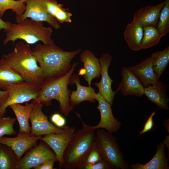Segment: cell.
<instances>
[{"label": "cell", "mask_w": 169, "mask_h": 169, "mask_svg": "<svg viewBox=\"0 0 169 169\" xmlns=\"http://www.w3.org/2000/svg\"><path fill=\"white\" fill-rule=\"evenodd\" d=\"M156 27L162 37L169 32V0H166L161 10Z\"/></svg>", "instance_id": "f1b7e54d"}, {"label": "cell", "mask_w": 169, "mask_h": 169, "mask_svg": "<svg viewBox=\"0 0 169 169\" xmlns=\"http://www.w3.org/2000/svg\"><path fill=\"white\" fill-rule=\"evenodd\" d=\"M122 79L116 91L120 90L123 95H134L141 97L144 95V88L136 76L128 68L123 67Z\"/></svg>", "instance_id": "9a60e30c"}, {"label": "cell", "mask_w": 169, "mask_h": 169, "mask_svg": "<svg viewBox=\"0 0 169 169\" xmlns=\"http://www.w3.org/2000/svg\"><path fill=\"white\" fill-rule=\"evenodd\" d=\"M26 0H0V17L2 18L7 10L11 9L15 13L16 17L21 16L26 9Z\"/></svg>", "instance_id": "83f0119b"}, {"label": "cell", "mask_w": 169, "mask_h": 169, "mask_svg": "<svg viewBox=\"0 0 169 169\" xmlns=\"http://www.w3.org/2000/svg\"><path fill=\"white\" fill-rule=\"evenodd\" d=\"M143 34L140 45V49H146L157 44L162 37L156 26H148L143 27Z\"/></svg>", "instance_id": "4316f807"}, {"label": "cell", "mask_w": 169, "mask_h": 169, "mask_svg": "<svg viewBox=\"0 0 169 169\" xmlns=\"http://www.w3.org/2000/svg\"><path fill=\"white\" fill-rule=\"evenodd\" d=\"M81 62L83 64L85 73L83 76L88 85H90L93 79L99 78L101 75V66L99 59L89 50L82 52L80 55Z\"/></svg>", "instance_id": "d6986e66"}, {"label": "cell", "mask_w": 169, "mask_h": 169, "mask_svg": "<svg viewBox=\"0 0 169 169\" xmlns=\"http://www.w3.org/2000/svg\"><path fill=\"white\" fill-rule=\"evenodd\" d=\"M3 31L6 33L3 41L5 45L12 41L14 44L15 40L21 39L26 43L33 44L39 41L44 44H54L51 36L53 30L50 27L43 26L42 22L26 18L17 23H11L9 27Z\"/></svg>", "instance_id": "5b68a950"}, {"label": "cell", "mask_w": 169, "mask_h": 169, "mask_svg": "<svg viewBox=\"0 0 169 169\" xmlns=\"http://www.w3.org/2000/svg\"><path fill=\"white\" fill-rule=\"evenodd\" d=\"M45 9L48 13L55 18L59 23H70L72 22V13L68 9L56 0H43Z\"/></svg>", "instance_id": "cb8c5ba5"}, {"label": "cell", "mask_w": 169, "mask_h": 169, "mask_svg": "<svg viewBox=\"0 0 169 169\" xmlns=\"http://www.w3.org/2000/svg\"><path fill=\"white\" fill-rule=\"evenodd\" d=\"M151 57L153 70L160 78L166 70L169 63V46L162 51L155 52L152 54Z\"/></svg>", "instance_id": "484cf974"}, {"label": "cell", "mask_w": 169, "mask_h": 169, "mask_svg": "<svg viewBox=\"0 0 169 169\" xmlns=\"http://www.w3.org/2000/svg\"><path fill=\"white\" fill-rule=\"evenodd\" d=\"M65 124L66 120L62 116L55 125L58 127L62 128L65 125Z\"/></svg>", "instance_id": "74e56055"}, {"label": "cell", "mask_w": 169, "mask_h": 169, "mask_svg": "<svg viewBox=\"0 0 169 169\" xmlns=\"http://www.w3.org/2000/svg\"><path fill=\"white\" fill-rule=\"evenodd\" d=\"M167 85L161 81L144 88V95L148 100L154 103L159 109L169 110V98L166 94Z\"/></svg>", "instance_id": "ffe728a7"}, {"label": "cell", "mask_w": 169, "mask_h": 169, "mask_svg": "<svg viewBox=\"0 0 169 169\" xmlns=\"http://www.w3.org/2000/svg\"><path fill=\"white\" fill-rule=\"evenodd\" d=\"M58 161L57 159H52L47 161L37 166L35 169H54V163Z\"/></svg>", "instance_id": "e575fe53"}, {"label": "cell", "mask_w": 169, "mask_h": 169, "mask_svg": "<svg viewBox=\"0 0 169 169\" xmlns=\"http://www.w3.org/2000/svg\"><path fill=\"white\" fill-rule=\"evenodd\" d=\"M82 169H111L109 165L103 160L92 165L84 166H83Z\"/></svg>", "instance_id": "d6a6232c"}, {"label": "cell", "mask_w": 169, "mask_h": 169, "mask_svg": "<svg viewBox=\"0 0 169 169\" xmlns=\"http://www.w3.org/2000/svg\"><path fill=\"white\" fill-rule=\"evenodd\" d=\"M9 96L8 91L0 90V107L2 106L6 102Z\"/></svg>", "instance_id": "d590c367"}, {"label": "cell", "mask_w": 169, "mask_h": 169, "mask_svg": "<svg viewBox=\"0 0 169 169\" xmlns=\"http://www.w3.org/2000/svg\"><path fill=\"white\" fill-rule=\"evenodd\" d=\"M40 85L25 82L8 85L6 90L9 96L5 103L0 107V118L4 116L6 109L10 105L22 103L31 100H36L40 91Z\"/></svg>", "instance_id": "52a82bcc"}, {"label": "cell", "mask_w": 169, "mask_h": 169, "mask_svg": "<svg viewBox=\"0 0 169 169\" xmlns=\"http://www.w3.org/2000/svg\"><path fill=\"white\" fill-rule=\"evenodd\" d=\"M155 114L154 112H153L151 114L145 124L143 129L139 132L140 134H143L150 131L152 129L153 125V118Z\"/></svg>", "instance_id": "836d02e7"}, {"label": "cell", "mask_w": 169, "mask_h": 169, "mask_svg": "<svg viewBox=\"0 0 169 169\" xmlns=\"http://www.w3.org/2000/svg\"><path fill=\"white\" fill-rule=\"evenodd\" d=\"M2 57L24 82L40 85L44 81L42 69L32 54L29 44L19 42L12 52Z\"/></svg>", "instance_id": "7a4b0ae2"}, {"label": "cell", "mask_w": 169, "mask_h": 169, "mask_svg": "<svg viewBox=\"0 0 169 169\" xmlns=\"http://www.w3.org/2000/svg\"><path fill=\"white\" fill-rule=\"evenodd\" d=\"M85 73V70L84 68L81 69L79 73V75H84Z\"/></svg>", "instance_id": "60d3db41"}, {"label": "cell", "mask_w": 169, "mask_h": 169, "mask_svg": "<svg viewBox=\"0 0 169 169\" xmlns=\"http://www.w3.org/2000/svg\"><path fill=\"white\" fill-rule=\"evenodd\" d=\"M165 146L163 142L157 145V149L154 156L149 162L145 164L140 163L131 164V168L132 169H168V158L165 152Z\"/></svg>", "instance_id": "7402d4cb"}, {"label": "cell", "mask_w": 169, "mask_h": 169, "mask_svg": "<svg viewBox=\"0 0 169 169\" xmlns=\"http://www.w3.org/2000/svg\"><path fill=\"white\" fill-rule=\"evenodd\" d=\"M169 135L166 136L165 140L163 141L164 143L165 146H166L167 148H168L169 150Z\"/></svg>", "instance_id": "ab89813d"}, {"label": "cell", "mask_w": 169, "mask_h": 169, "mask_svg": "<svg viewBox=\"0 0 169 169\" xmlns=\"http://www.w3.org/2000/svg\"><path fill=\"white\" fill-rule=\"evenodd\" d=\"M124 37L129 47L137 51L140 49L143 34V27L132 22L128 24L124 32Z\"/></svg>", "instance_id": "603a6c76"}, {"label": "cell", "mask_w": 169, "mask_h": 169, "mask_svg": "<svg viewBox=\"0 0 169 169\" xmlns=\"http://www.w3.org/2000/svg\"><path fill=\"white\" fill-rule=\"evenodd\" d=\"M62 116L60 114L55 113L51 116L50 119L51 121L55 125Z\"/></svg>", "instance_id": "f35d334b"}, {"label": "cell", "mask_w": 169, "mask_h": 169, "mask_svg": "<svg viewBox=\"0 0 169 169\" xmlns=\"http://www.w3.org/2000/svg\"><path fill=\"white\" fill-rule=\"evenodd\" d=\"M33 101L34 106L29 118L31 124L30 135L42 136L61 132L63 127L59 128L52 124L42 111L43 104L38 101Z\"/></svg>", "instance_id": "8fae6325"}, {"label": "cell", "mask_w": 169, "mask_h": 169, "mask_svg": "<svg viewBox=\"0 0 169 169\" xmlns=\"http://www.w3.org/2000/svg\"><path fill=\"white\" fill-rule=\"evenodd\" d=\"M24 82L22 78L9 66L2 57L0 60V89L6 90L9 85Z\"/></svg>", "instance_id": "d4e9b609"}, {"label": "cell", "mask_w": 169, "mask_h": 169, "mask_svg": "<svg viewBox=\"0 0 169 169\" xmlns=\"http://www.w3.org/2000/svg\"><path fill=\"white\" fill-rule=\"evenodd\" d=\"M101 66V78L100 82L93 84L98 89L99 93L112 106L115 94L116 92L113 91L111 88L112 83L113 81L110 79L108 74V68L113 59L110 54L104 53L99 59Z\"/></svg>", "instance_id": "4fadbf2b"}, {"label": "cell", "mask_w": 169, "mask_h": 169, "mask_svg": "<svg viewBox=\"0 0 169 169\" xmlns=\"http://www.w3.org/2000/svg\"><path fill=\"white\" fill-rule=\"evenodd\" d=\"M95 131L82 129L74 132L64 153L61 168L82 169L88 155L95 145Z\"/></svg>", "instance_id": "277c9868"}, {"label": "cell", "mask_w": 169, "mask_h": 169, "mask_svg": "<svg viewBox=\"0 0 169 169\" xmlns=\"http://www.w3.org/2000/svg\"><path fill=\"white\" fill-rule=\"evenodd\" d=\"M30 149L18 161L17 169L34 168L47 161L57 160L53 151L42 141L38 145Z\"/></svg>", "instance_id": "9c48e42d"}, {"label": "cell", "mask_w": 169, "mask_h": 169, "mask_svg": "<svg viewBox=\"0 0 169 169\" xmlns=\"http://www.w3.org/2000/svg\"><path fill=\"white\" fill-rule=\"evenodd\" d=\"M80 81L79 75L76 74H72L70 78L69 84H75L77 88L75 91L71 92L70 96L69 103L73 107L84 101L94 103L96 100L95 89L91 85L88 86L81 85Z\"/></svg>", "instance_id": "e0dca14e"}, {"label": "cell", "mask_w": 169, "mask_h": 169, "mask_svg": "<svg viewBox=\"0 0 169 169\" xmlns=\"http://www.w3.org/2000/svg\"><path fill=\"white\" fill-rule=\"evenodd\" d=\"M34 104L33 101L30 103L25 102V105L17 103L9 106L13 111L18 121L19 126V133L30 134L31 127L29 124V120Z\"/></svg>", "instance_id": "44dd1931"}, {"label": "cell", "mask_w": 169, "mask_h": 169, "mask_svg": "<svg viewBox=\"0 0 169 169\" xmlns=\"http://www.w3.org/2000/svg\"><path fill=\"white\" fill-rule=\"evenodd\" d=\"M12 166L8 155L4 150L0 149V169H11Z\"/></svg>", "instance_id": "1f68e13d"}, {"label": "cell", "mask_w": 169, "mask_h": 169, "mask_svg": "<svg viewBox=\"0 0 169 169\" xmlns=\"http://www.w3.org/2000/svg\"><path fill=\"white\" fill-rule=\"evenodd\" d=\"M166 0L156 5L145 6L134 14L132 22L142 27L156 26L161 10Z\"/></svg>", "instance_id": "ac0fdd59"}, {"label": "cell", "mask_w": 169, "mask_h": 169, "mask_svg": "<svg viewBox=\"0 0 169 169\" xmlns=\"http://www.w3.org/2000/svg\"><path fill=\"white\" fill-rule=\"evenodd\" d=\"M25 3L26 9L23 13L15 17L17 23L29 18L37 21L46 22L55 29L59 28V23L47 12L43 0H26Z\"/></svg>", "instance_id": "7c38bea8"}, {"label": "cell", "mask_w": 169, "mask_h": 169, "mask_svg": "<svg viewBox=\"0 0 169 169\" xmlns=\"http://www.w3.org/2000/svg\"><path fill=\"white\" fill-rule=\"evenodd\" d=\"M95 99L98 102L97 108L100 112V120L95 126H89L84 122L79 115H77L82 122V129L95 131L97 129L103 128L111 134L117 132L120 128L121 123L114 116L111 105L99 93H96Z\"/></svg>", "instance_id": "ba28073f"}, {"label": "cell", "mask_w": 169, "mask_h": 169, "mask_svg": "<svg viewBox=\"0 0 169 169\" xmlns=\"http://www.w3.org/2000/svg\"><path fill=\"white\" fill-rule=\"evenodd\" d=\"M95 133L96 146L103 160L111 169H127L130 166L124 159L115 137L105 130L97 129Z\"/></svg>", "instance_id": "8992f818"}, {"label": "cell", "mask_w": 169, "mask_h": 169, "mask_svg": "<svg viewBox=\"0 0 169 169\" xmlns=\"http://www.w3.org/2000/svg\"><path fill=\"white\" fill-rule=\"evenodd\" d=\"M78 62L73 64L69 71L64 75L58 78L45 79L40 85V91L36 100L45 106L51 105L52 100L59 103L60 111L66 117L74 110L69 103L71 93L68 89L70 77L78 65Z\"/></svg>", "instance_id": "3957f363"}, {"label": "cell", "mask_w": 169, "mask_h": 169, "mask_svg": "<svg viewBox=\"0 0 169 169\" xmlns=\"http://www.w3.org/2000/svg\"><path fill=\"white\" fill-rule=\"evenodd\" d=\"M75 131L74 127L65 125L62 131L44 135L40 139L45 142L55 153L61 169L63 163V155L74 135Z\"/></svg>", "instance_id": "30bf717a"}, {"label": "cell", "mask_w": 169, "mask_h": 169, "mask_svg": "<svg viewBox=\"0 0 169 169\" xmlns=\"http://www.w3.org/2000/svg\"><path fill=\"white\" fill-rule=\"evenodd\" d=\"M102 160L95 144V146L88 155L83 166L93 164Z\"/></svg>", "instance_id": "4dcf8cb0"}, {"label": "cell", "mask_w": 169, "mask_h": 169, "mask_svg": "<svg viewBox=\"0 0 169 169\" xmlns=\"http://www.w3.org/2000/svg\"><path fill=\"white\" fill-rule=\"evenodd\" d=\"M82 50L66 51L54 44H36L32 53L43 72L44 80L58 78L66 74L72 66L73 59Z\"/></svg>", "instance_id": "6da1fadb"}, {"label": "cell", "mask_w": 169, "mask_h": 169, "mask_svg": "<svg viewBox=\"0 0 169 169\" xmlns=\"http://www.w3.org/2000/svg\"><path fill=\"white\" fill-rule=\"evenodd\" d=\"M128 68L136 76L144 88L159 82V78L153 70L151 57L147 58L138 64Z\"/></svg>", "instance_id": "2e32d148"}, {"label": "cell", "mask_w": 169, "mask_h": 169, "mask_svg": "<svg viewBox=\"0 0 169 169\" xmlns=\"http://www.w3.org/2000/svg\"><path fill=\"white\" fill-rule=\"evenodd\" d=\"M42 137L31 136L25 133H19L17 136L14 137H0V144L10 147L18 161L26 151L37 146V141Z\"/></svg>", "instance_id": "5bb4252c"}, {"label": "cell", "mask_w": 169, "mask_h": 169, "mask_svg": "<svg viewBox=\"0 0 169 169\" xmlns=\"http://www.w3.org/2000/svg\"><path fill=\"white\" fill-rule=\"evenodd\" d=\"M17 120L16 118L9 117L0 118V137L4 135L17 134L13 125Z\"/></svg>", "instance_id": "f546056e"}, {"label": "cell", "mask_w": 169, "mask_h": 169, "mask_svg": "<svg viewBox=\"0 0 169 169\" xmlns=\"http://www.w3.org/2000/svg\"><path fill=\"white\" fill-rule=\"evenodd\" d=\"M11 23L9 22L3 21L0 17V30L2 29L6 30L10 26Z\"/></svg>", "instance_id": "8d00e7d4"}]
</instances>
